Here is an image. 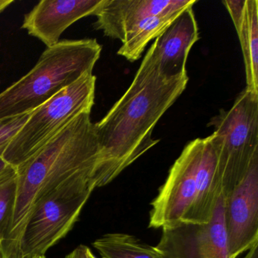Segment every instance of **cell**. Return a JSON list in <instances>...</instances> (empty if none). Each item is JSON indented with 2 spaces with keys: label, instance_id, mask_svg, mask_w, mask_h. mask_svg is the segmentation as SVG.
Segmentation results:
<instances>
[{
  "label": "cell",
  "instance_id": "1",
  "mask_svg": "<svg viewBox=\"0 0 258 258\" xmlns=\"http://www.w3.org/2000/svg\"><path fill=\"white\" fill-rule=\"evenodd\" d=\"M187 74H161L152 43L124 94L106 115L94 123L99 147L97 187L114 180L123 170L156 146L152 133L160 119L186 88Z\"/></svg>",
  "mask_w": 258,
  "mask_h": 258
},
{
  "label": "cell",
  "instance_id": "2",
  "mask_svg": "<svg viewBox=\"0 0 258 258\" xmlns=\"http://www.w3.org/2000/svg\"><path fill=\"white\" fill-rule=\"evenodd\" d=\"M99 147L90 113L75 117L37 153L17 168L18 186L13 220L1 258H18V246L28 213L43 195L84 172L95 174Z\"/></svg>",
  "mask_w": 258,
  "mask_h": 258
},
{
  "label": "cell",
  "instance_id": "3",
  "mask_svg": "<svg viewBox=\"0 0 258 258\" xmlns=\"http://www.w3.org/2000/svg\"><path fill=\"white\" fill-rule=\"evenodd\" d=\"M102 52L96 39L60 40L25 76L0 93V120L32 112L86 74Z\"/></svg>",
  "mask_w": 258,
  "mask_h": 258
},
{
  "label": "cell",
  "instance_id": "4",
  "mask_svg": "<svg viewBox=\"0 0 258 258\" xmlns=\"http://www.w3.org/2000/svg\"><path fill=\"white\" fill-rule=\"evenodd\" d=\"M97 187L93 172L78 173L48 191L28 213L18 246V258L45 256L75 226Z\"/></svg>",
  "mask_w": 258,
  "mask_h": 258
},
{
  "label": "cell",
  "instance_id": "5",
  "mask_svg": "<svg viewBox=\"0 0 258 258\" xmlns=\"http://www.w3.org/2000/svg\"><path fill=\"white\" fill-rule=\"evenodd\" d=\"M208 126L217 156L223 196L241 182L258 158V95L244 89L229 110L221 109Z\"/></svg>",
  "mask_w": 258,
  "mask_h": 258
},
{
  "label": "cell",
  "instance_id": "6",
  "mask_svg": "<svg viewBox=\"0 0 258 258\" xmlns=\"http://www.w3.org/2000/svg\"><path fill=\"white\" fill-rule=\"evenodd\" d=\"M96 78L86 74L78 81L36 108L13 139L3 158L18 167L37 153L75 117L91 113Z\"/></svg>",
  "mask_w": 258,
  "mask_h": 258
},
{
  "label": "cell",
  "instance_id": "7",
  "mask_svg": "<svg viewBox=\"0 0 258 258\" xmlns=\"http://www.w3.org/2000/svg\"><path fill=\"white\" fill-rule=\"evenodd\" d=\"M206 142L207 138L190 142L172 166L152 202L149 227L158 229L186 221L197 191L198 175Z\"/></svg>",
  "mask_w": 258,
  "mask_h": 258
},
{
  "label": "cell",
  "instance_id": "8",
  "mask_svg": "<svg viewBox=\"0 0 258 258\" xmlns=\"http://www.w3.org/2000/svg\"><path fill=\"white\" fill-rule=\"evenodd\" d=\"M223 208L222 194L208 223L181 221L163 226L155 248L165 258H230Z\"/></svg>",
  "mask_w": 258,
  "mask_h": 258
},
{
  "label": "cell",
  "instance_id": "9",
  "mask_svg": "<svg viewBox=\"0 0 258 258\" xmlns=\"http://www.w3.org/2000/svg\"><path fill=\"white\" fill-rule=\"evenodd\" d=\"M223 219L230 258L258 244V158L241 182L224 196Z\"/></svg>",
  "mask_w": 258,
  "mask_h": 258
},
{
  "label": "cell",
  "instance_id": "10",
  "mask_svg": "<svg viewBox=\"0 0 258 258\" xmlns=\"http://www.w3.org/2000/svg\"><path fill=\"white\" fill-rule=\"evenodd\" d=\"M195 0H103L93 26L106 37L122 41L137 24L152 16L180 13L193 7Z\"/></svg>",
  "mask_w": 258,
  "mask_h": 258
},
{
  "label": "cell",
  "instance_id": "11",
  "mask_svg": "<svg viewBox=\"0 0 258 258\" xmlns=\"http://www.w3.org/2000/svg\"><path fill=\"white\" fill-rule=\"evenodd\" d=\"M103 0H42L25 15L22 28L46 47L59 43L63 33L75 22L95 16Z\"/></svg>",
  "mask_w": 258,
  "mask_h": 258
},
{
  "label": "cell",
  "instance_id": "12",
  "mask_svg": "<svg viewBox=\"0 0 258 258\" xmlns=\"http://www.w3.org/2000/svg\"><path fill=\"white\" fill-rule=\"evenodd\" d=\"M199 40V28L192 7L182 12L155 39L153 44L161 74L168 77L185 75L188 53Z\"/></svg>",
  "mask_w": 258,
  "mask_h": 258
},
{
  "label": "cell",
  "instance_id": "13",
  "mask_svg": "<svg viewBox=\"0 0 258 258\" xmlns=\"http://www.w3.org/2000/svg\"><path fill=\"white\" fill-rule=\"evenodd\" d=\"M223 5L238 36L245 68L246 90L258 95V1L227 0Z\"/></svg>",
  "mask_w": 258,
  "mask_h": 258
},
{
  "label": "cell",
  "instance_id": "14",
  "mask_svg": "<svg viewBox=\"0 0 258 258\" xmlns=\"http://www.w3.org/2000/svg\"><path fill=\"white\" fill-rule=\"evenodd\" d=\"M180 13L152 16L142 21L125 34L117 54L130 61L140 59L149 42L156 39Z\"/></svg>",
  "mask_w": 258,
  "mask_h": 258
},
{
  "label": "cell",
  "instance_id": "15",
  "mask_svg": "<svg viewBox=\"0 0 258 258\" xmlns=\"http://www.w3.org/2000/svg\"><path fill=\"white\" fill-rule=\"evenodd\" d=\"M93 245L102 258H165L155 247L129 234H105Z\"/></svg>",
  "mask_w": 258,
  "mask_h": 258
},
{
  "label": "cell",
  "instance_id": "16",
  "mask_svg": "<svg viewBox=\"0 0 258 258\" xmlns=\"http://www.w3.org/2000/svg\"><path fill=\"white\" fill-rule=\"evenodd\" d=\"M17 186V173L0 182V245L5 241L13 220Z\"/></svg>",
  "mask_w": 258,
  "mask_h": 258
},
{
  "label": "cell",
  "instance_id": "17",
  "mask_svg": "<svg viewBox=\"0 0 258 258\" xmlns=\"http://www.w3.org/2000/svg\"><path fill=\"white\" fill-rule=\"evenodd\" d=\"M31 113L0 120V157L5 153L13 139L29 118Z\"/></svg>",
  "mask_w": 258,
  "mask_h": 258
},
{
  "label": "cell",
  "instance_id": "18",
  "mask_svg": "<svg viewBox=\"0 0 258 258\" xmlns=\"http://www.w3.org/2000/svg\"><path fill=\"white\" fill-rule=\"evenodd\" d=\"M64 258H96L87 246L81 244Z\"/></svg>",
  "mask_w": 258,
  "mask_h": 258
},
{
  "label": "cell",
  "instance_id": "19",
  "mask_svg": "<svg viewBox=\"0 0 258 258\" xmlns=\"http://www.w3.org/2000/svg\"><path fill=\"white\" fill-rule=\"evenodd\" d=\"M17 173V168L0 157V182Z\"/></svg>",
  "mask_w": 258,
  "mask_h": 258
},
{
  "label": "cell",
  "instance_id": "20",
  "mask_svg": "<svg viewBox=\"0 0 258 258\" xmlns=\"http://www.w3.org/2000/svg\"><path fill=\"white\" fill-rule=\"evenodd\" d=\"M13 3L14 0H0V14L5 11Z\"/></svg>",
  "mask_w": 258,
  "mask_h": 258
},
{
  "label": "cell",
  "instance_id": "21",
  "mask_svg": "<svg viewBox=\"0 0 258 258\" xmlns=\"http://www.w3.org/2000/svg\"><path fill=\"white\" fill-rule=\"evenodd\" d=\"M35 258H46V257H45V256H38V257H35Z\"/></svg>",
  "mask_w": 258,
  "mask_h": 258
},
{
  "label": "cell",
  "instance_id": "22",
  "mask_svg": "<svg viewBox=\"0 0 258 258\" xmlns=\"http://www.w3.org/2000/svg\"><path fill=\"white\" fill-rule=\"evenodd\" d=\"M0 258H1V254H0Z\"/></svg>",
  "mask_w": 258,
  "mask_h": 258
}]
</instances>
